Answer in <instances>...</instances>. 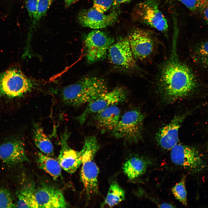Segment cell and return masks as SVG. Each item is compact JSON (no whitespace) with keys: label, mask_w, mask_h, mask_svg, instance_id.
I'll return each mask as SVG.
<instances>
[{"label":"cell","mask_w":208,"mask_h":208,"mask_svg":"<svg viewBox=\"0 0 208 208\" xmlns=\"http://www.w3.org/2000/svg\"><path fill=\"white\" fill-rule=\"evenodd\" d=\"M173 44L170 57L161 68L157 82L158 94L162 101L167 104L189 96L197 86L193 72L179 59L176 43Z\"/></svg>","instance_id":"1"},{"label":"cell","mask_w":208,"mask_h":208,"mask_svg":"<svg viewBox=\"0 0 208 208\" xmlns=\"http://www.w3.org/2000/svg\"><path fill=\"white\" fill-rule=\"evenodd\" d=\"M108 83L97 77L83 78L62 89L60 97L65 104L78 107L88 104L108 91Z\"/></svg>","instance_id":"2"},{"label":"cell","mask_w":208,"mask_h":208,"mask_svg":"<svg viewBox=\"0 0 208 208\" xmlns=\"http://www.w3.org/2000/svg\"><path fill=\"white\" fill-rule=\"evenodd\" d=\"M99 148L96 137L88 136L85 138L80 151L81 157V178L88 200L99 192L98 181L99 170L94 158Z\"/></svg>","instance_id":"3"},{"label":"cell","mask_w":208,"mask_h":208,"mask_svg":"<svg viewBox=\"0 0 208 208\" xmlns=\"http://www.w3.org/2000/svg\"><path fill=\"white\" fill-rule=\"evenodd\" d=\"M38 84L18 68H12L0 74V98L21 97L31 92Z\"/></svg>","instance_id":"4"},{"label":"cell","mask_w":208,"mask_h":208,"mask_svg":"<svg viewBox=\"0 0 208 208\" xmlns=\"http://www.w3.org/2000/svg\"><path fill=\"white\" fill-rule=\"evenodd\" d=\"M145 117L139 109L127 112L112 131V135L116 138L123 139L130 143H136L141 140Z\"/></svg>","instance_id":"5"},{"label":"cell","mask_w":208,"mask_h":208,"mask_svg":"<svg viewBox=\"0 0 208 208\" xmlns=\"http://www.w3.org/2000/svg\"><path fill=\"white\" fill-rule=\"evenodd\" d=\"M132 16L134 20L164 33L168 31L167 19L159 9L157 0H145L139 3L134 7Z\"/></svg>","instance_id":"6"},{"label":"cell","mask_w":208,"mask_h":208,"mask_svg":"<svg viewBox=\"0 0 208 208\" xmlns=\"http://www.w3.org/2000/svg\"><path fill=\"white\" fill-rule=\"evenodd\" d=\"M114 41L113 37L103 31L94 30L90 32L84 41L88 62L93 63L104 59Z\"/></svg>","instance_id":"7"},{"label":"cell","mask_w":208,"mask_h":208,"mask_svg":"<svg viewBox=\"0 0 208 208\" xmlns=\"http://www.w3.org/2000/svg\"><path fill=\"white\" fill-rule=\"evenodd\" d=\"M171 150V160L175 164L194 173L205 168L203 157L194 147L177 144Z\"/></svg>","instance_id":"8"},{"label":"cell","mask_w":208,"mask_h":208,"mask_svg":"<svg viewBox=\"0 0 208 208\" xmlns=\"http://www.w3.org/2000/svg\"><path fill=\"white\" fill-rule=\"evenodd\" d=\"M127 93L123 88L117 87L103 93L88 103L86 108L77 120L83 124L90 115L95 114L107 108L125 101L127 98Z\"/></svg>","instance_id":"9"},{"label":"cell","mask_w":208,"mask_h":208,"mask_svg":"<svg viewBox=\"0 0 208 208\" xmlns=\"http://www.w3.org/2000/svg\"><path fill=\"white\" fill-rule=\"evenodd\" d=\"M127 37L135 59L145 60L154 51L156 45L155 39L148 30L136 29L130 33Z\"/></svg>","instance_id":"10"},{"label":"cell","mask_w":208,"mask_h":208,"mask_svg":"<svg viewBox=\"0 0 208 208\" xmlns=\"http://www.w3.org/2000/svg\"><path fill=\"white\" fill-rule=\"evenodd\" d=\"M107 55L109 61L116 66L127 69L136 67L135 59L127 37L114 43L109 48Z\"/></svg>","instance_id":"11"},{"label":"cell","mask_w":208,"mask_h":208,"mask_svg":"<svg viewBox=\"0 0 208 208\" xmlns=\"http://www.w3.org/2000/svg\"><path fill=\"white\" fill-rule=\"evenodd\" d=\"M118 15V12L116 11L105 14L93 8L81 10L79 12L77 18L82 26L96 29L113 25L117 21Z\"/></svg>","instance_id":"12"},{"label":"cell","mask_w":208,"mask_h":208,"mask_svg":"<svg viewBox=\"0 0 208 208\" xmlns=\"http://www.w3.org/2000/svg\"><path fill=\"white\" fill-rule=\"evenodd\" d=\"M70 133L65 129L60 136L61 149L58 160L62 168L70 174L75 173L81 165V157L80 151L70 147L67 140Z\"/></svg>","instance_id":"13"},{"label":"cell","mask_w":208,"mask_h":208,"mask_svg":"<svg viewBox=\"0 0 208 208\" xmlns=\"http://www.w3.org/2000/svg\"><path fill=\"white\" fill-rule=\"evenodd\" d=\"M185 114L174 116L168 124L160 128L156 133L155 139L161 148L171 150L179 141V130L185 118Z\"/></svg>","instance_id":"14"},{"label":"cell","mask_w":208,"mask_h":208,"mask_svg":"<svg viewBox=\"0 0 208 208\" xmlns=\"http://www.w3.org/2000/svg\"><path fill=\"white\" fill-rule=\"evenodd\" d=\"M35 195L39 208H66L68 206L62 192L48 185L35 188Z\"/></svg>","instance_id":"15"},{"label":"cell","mask_w":208,"mask_h":208,"mask_svg":"<svg viewBox=\"0 0 208 208\" xmlns=\"http://www.w3.org/2000/svg\"><path fill=\"white\" fill-rule=\"evenodd\" d=\"M0 158L7 164L12 165L28 161L23 143L13 138L0 144Z\"/></svg>","instance_id":"16"},{"label":"cell","mask_w":208,"mask_h":208,"mask_svg":"<svg viewBox=\"0 0 208 208\" xmlns=\"http://www.w3.org/2000/svg\"><path fill=\"white\" fill-rule=\"evenodd\" d=\"M94 120L99 127L112 131L120 118V110L116 105L111 106L95 114Z\"/></svg>","instance_id":"17"},{"label":"cell","mask_w":208,"mask_h":208,"mask_svg":"<svg viewBox=\"0 0 208 208\" xmlns=\"http://www.w3.org/2000/svg\"><path fill=\"white\" fill-rule=\"evenodd\" d=\"M147 162L142 157L132 156L124 164L123 171L129 179H135L145 172L148 166Z\"/></svg>","instance_id":"18"},{"label":"cell","mask_w":208,"mask_h":208,"mask_svg":"<svg viewBox=\"0 0 208 208\" xmlns=\"http://www.w3.org/2000/svg\"><path fill=\"white\" fill-rule=\"evenodd\" d=\"M36 162L39 168L50 175L55 180L61 174L62 167L58 160L42 152L37 153Z\"/></svg>","instance_id":"19"},{"label":"cell","mask_w":208,"mask_h":208,"mask_svg":"<svg viewBox=\"0 0 208 208\" xmlns=\"http://www.w3.org/2000/svg\"><path fill=\"white\" fill-rule=\"evenodd\" d=\"M32 137L35 144L43 154L51 156L53 154V146L51 140L38 124H33Z\"/></svg>","instance_id":"20"},{"label":"cell","mask_w":208,"mask_h":208,"mask_svg":"<svg viewBox=\"0 0 208 208\" xmlns=\"http://www.w3.org/2000/svg\"><path fill=\"white\" fill-rule=\"evenodd\" d=\"M35 189L31 185L20 190L17 195L16 207L39 208L35 196Z\"/></svg>","instance_id":"21"},{"label":"cell","mask_w":208,"mask_h":208,"mask_svg":"<svg viewBox=\"0 0 208 208\" xmlns=\"http://www.w3.org/2000/svg\"><path fill=\"white\" fill-rule=\"evenodd\" d=\"M125 195V191L116 182H113L109 187L103 204L112 207L123 200Z\"/></svg>","instance_id":"22"},{"label":"cell","mask_w":208,"mask_h":208,"mask_svg":"<svg viewBox=\"0 0 208 208\" xmlns=\"http://www.w3.org/2000/svg\"><path fill=\"white\" fill-rule=\"evenodd\" d=\"M53 0H38L36 17L35 22L30 28L29 36L37 27L41 20L45 16Z\"/></svg>","instance_id":"23"},{"label":"cell","mask_w":208,"mask_h":208,"mask_svg":"<svg viewBox=\"0 0 208 208\" xmlns=\"http://www.w3.org/2000/svg\"><path fill=\"white\" fill-rule=\"evenodd\" d=\"M185 177L172 188V192L175 198L185 206L187 204V193L185 187Z\"/></svg>","instance_id":"24"},{"label":"cell","mask_w":208,"mask_h":208,"mask_svg":"<svg viewBox=\"0 0 208 208\" xmlns=\"http://www.w3.org/2000/svg\"><path fill=\"white\" fill-rule=\"evenodd\" d=\"M181 2L193 12L202 11L208 3V0H176Z\"/></svg>","instance_id":"25"},{"label":"cell","mask_w":208,"mask_h":208,"mask_svg":"<svg viewBox=\"0 0 208 208\" xmlns=\"http://www.w3.org/2000/svg\"><path fill=\"white\" fill-rule=\"evenodd\" d=\"M16 207L12 195L9 191L4 188H0V208Z\"/></svg>","instance_id":"26"},{"label":"cell","mask_w":208,"mask_h":208,"mask_svg":"<svg viewBox=\"0 0 208 208\" xmlns=\"http://www.w3.org/2000/svg\"><path fill=\"white\" fill-rule=\"evenodd\" d=\"M38 0H25L26 6L31 22V26L34 24L36 17Z\"/></svg>","instance_id":"27"},{"label":"cell","mask_w":208,"mask_h":208,"mask_svg":"<svg viewBox=\"0 0 208 208\" xmlns=\"http://www.w3.org/2000/svg\"><path fill=\"white\" fill-rule=\"evenodd\" d=\"M114 0H94L93 8L98 11L104 13L112 5Z\"/></svg>","instance_id":"28"},{"label":"cell","mask_w":208,"mask_h":208,"mask_svg":"<svg viewBox=\"0 0 208 208\" xmlns=\"http://www.w3.org/2000/svg\"><path fill=\"white\" fill-rule=\"evenodd\" d=\"M195 55L208 57V40L197 43L194 47Z\"/></svg>","instance_id":"29"},{"label":"cell","mask_w":208,"mask_h":208,"mask_svg":"<svg viewBox=\"0 0 208 208\" xmlns=\"http://www.w3.org/2000/svg\"><path fill=\"white\" fill-rule=\"evenodd\" d=\"M194 60L200 67L208 70V57L194 55Z\"/></svg>","instance_id":"30"},{"label":"cell","mask_w":208,"mask_h":208,"mask_svg":"<svg viewBox=\"0 0 208 208\" xmlns=\"http://www.w3.org/2000/svg\"><path fill=\"white\" fill-rule=\"evenodd\" d=\"M203 19L208 24V3L201 11Z\"/></svg>","instance_id":"31"},{"label":"cell","mask_w":208,"mask_h":208,"mask_svg":"<svg viewBox=\"0 0 208 208\" xmlns=\"http://www.w3.org/2000/svg\"><path fill=\"white\" fill-rule=\"evenodd\" d=\"M132 0H114L112 5L114 8L124 3L128 2Z\"/></svg>","instance_id":"32"},{"label":"cell","mask_w":208,"mask_h":208,"mask_svg":"<svg viewBox=\"0 0 208 208\" xmlns=\"http://www.w3.org/2000/svg\"><path fill=\"white\" fill-rule=\"evenodd\" d=\"M64 2L65 6L68 7L76 2L78 0H64Z\"/></svg>","instance_id":"33"},{"label":"cell","mask_w":208,"mask_h":208,"mask_svg":"<svg viewBox=\"0 0 208 208\" xmlns=\"http://www.w3.org/2000/svg\"><path fill=\"white\" fill-rule=\"evenodd\" d=\"M160 207H173L172 205L167 203H163L160 205Z\"/></svg>","instance_id":"34"}]
</instances>
